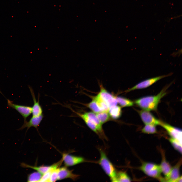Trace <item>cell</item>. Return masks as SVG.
Masks as SVG:
<instances>
[{"instance_id":"obj_1","label":"cell","mask_w":182,"mask_h":182,"mask_svg":"<svg viewBox=\"0 0 182 182\" xmlns=\"http://www.w3.org/2000/svg\"><path fill=\"white\" fill-rule=\"evenodd\" d=\"M166 89H163L156 95L140 98L135 101V103L143 110L149 111L156 110L161 99L166 94Z\"/></svg>"},{"instance_id":"obj_2","label":"cell","mask_w":182,"mask_h":182,"mask_svg":"<svg viewBox=\"0 0 182 182\" xmlns=\"http://www.w3.org/2000/svg\"><path fill=\"white\" fill-rule=\"evenodd\" d=\"M100 158L98 163L111 181L115 182L117 174L113 164L107 158L106 154L100 149Z\"/></svg>"},{"instance_id":"obj_3","label":"cell","mask_w":182,"mask_h":182,"mask_svg":"<svg viewBox=\"0 0 182 182\" xmlns=\"http://www.w3.org/2000/svg\"><path fill=\"white\" fill-rule=\"evenodd\" d=\"M140 169L147 176L158 179L161 178L162 173L159 165L149 162L142 163L140 167Z\"/></svg>"},{"instance_id":"obj_4","label":"cell","mask_w":182,"mask_h":182,"mask_svg":"<svg viewBox=\"0 0 182 182\" xmlns=\"http://www.w3.org/2000/svg\"><path fill=\"white\" fill-rule=\"evenodd\" d=\"M181 164V159L180 160L176 165L172 167L168 175L160 180L161 181L170 182H182V176L180 175V170Z\"/></svg>"},{"instance_id":"obj_5","label":"cell","mask_w":182,"mask_h":182,"mask_svg":"<svg viewBox=\"0 0 182 182\" xmlns=\"http://www.w3.org/2000/svg\"><path fill=\"white\" fill-rule=\"evenodd\" d=\"M172 74V73H170L167 75L160 76L146 79L139 83L132 88L126 90V92H128L134 90L146 88L156 82L160 80L170 76Z\"/></svg>"},{"instance_id":"obj_6","label":"cell","mask_w":182,"mask_h":182,"mask_svg":"<svg viewBox=\"0 0 182 182\" xmlns=\"http://www.w3.org/2000/svg\"><path fill=\"white\" fill-rule=\"evenodd\" d=\"M7 101L8 107L16 110L22 116L24 121H26L27 118L32 113V107L14 104L8 99Z\"/></svg>"},{"instance_id":"obj_7","label":"cell","mask_w":182,"mask_h":182,"mask_svg":"<svg viewBox=\"0 0 182 182\" xmlns=\"http://www.w3.org/2000/svg\"><path fill=\"white\" fill-rule=\"evenodd\" d=\"M62 162L61 159L59 161L50 166H32L22 162L21 163L20 166L23 168H29L34 169L43 175L52 169L59 167Z\"/></svg>"},{"instance_id":"obj_8","label":"cell","mask_w":182,"mask_h":182,"mask_svg":"<svg viewBox=\"0 0 182 182\" xmlns=\"http://www.w3.org/2000/svg\"><path fill=\"white\" fill-rule=\"evenodd\" d=\"M160 125L166 130L170 138L182 142V132L181 129L162 121Z\"/></svg>"},{"instance_id":"obj_9","label":"cell","mask_w":182,"mask_h":182,"mask_svg":"<svg viewBox=\"0 0 182 182\" xmlns=\"http://www.w3.org/2000/svg\"><path fill=\"white\" fill-rule=\"evenodd\" d=\"M84 121L88 126L93 131L102 138H105L102 128L99 127L93 121L89 119L85 113H76Z\"/></svg>"},{"instance_id":"obj_10","label":"cell","mask_w":182,"mask_h":182,"mask_svg":"<svg viewBox=\"0 0 182 182\" xmlns=\"http://www.w3.org/2000/svg\"><path fill=\"white\" fill-rule=\"evenodd\" d=\"M139 113L142 122L145 125L152 124L156 126L160 125L161 121L149 111L143 110L139 111Z\"/></svg>"},{"instance_id":"obj_11","label":"cell","mask_w":182,"mask_h":182,"mask_svg":"<svg viewBox=\"0 0 182 182\" xmlns=\"http://www.w3.org/2000/svg\"><path fill=\"white\" fill-rule=\"evenodd\" d=\"M62 159L65 166L67 167L73 166L86 161L83 157L66 153L63 154Z\"/></svg>"},{"instance_id":"obj_12","label":"cell","mask_w":182,"mask_h":182,"mask_svg":"<svg viewBox=\"0 0 182 182\" xmlns=\"http://www.w3.org/2000/svg\"><path fill=\"white\" fill-rule=\"evenodd\" d=\"M98 94L107 104L109 108L117 105V103L116 97L108 92L103 87H101Z\"/></svg>"},{"instance_id":"obj_13","label":"cell","mask_w":182,"mask_h":182,"mask_svg":"<svg viewBox=\"0 0 182 182\" xmlns=\"http://www.w3.org/2000/svg\"><path fill=\"white\" fill-rule=\"evenodd\" d=\"M79 175L75 174L73 172V170L69 169L66 166L59 167L58 169V180H61L67 178H70L75 180L79 177Z\"/></svg>"},{"instance_id":"obj_14","label":"cell","mask_w":182,"mask_h":182,"mask_svg":"<svg viewBox=\"0 0 182 182\" xmlns=\"http://www.w3.org/2000/svg\"><path fill=\"white\" fill-rule=\"evenodd\" d=\"M43 117L44 116L43 114L38 116H32L28 121L27 120L24 121L23 125L18 130H22L24 128H27V131L31 127H34L37 129Z\"/></svg>"},{"instance_id":"obj_15","label":"cell","mask_w":182,"mask_h":182,"mask_svg":"<svg viewBox=\"0 0 182 182\" xmlns=\"http://www.w3.org/2000/svg\"><path fill=\"white\" fill-rule=\"evenodd\" d=\"M162 159L159 165L161 172L164 175L165 177L167 176L169 174L172 168L170 163L166 159L165 153L164 151L160 149Z\"/></svg>"},{"instance_id":"obj_16","label":"cell","mask_w":182,"mask_h":182,"mask_svg":"<svg viewBox=\"0 0 182 182\" xmlns=\"http://www.w3.org/2000/svg\"><path fill=\"white\" fill-rule=\"evenodd\" d=\"M33 102V104L32 107V116H36L42 114L43 109L40 105L38 100L37 101L36 99L34 91L30 86H29Z\"/></svg>"},{"instance_id":"obj_17","label":"cell","mask_w":182,"mask_h":182,"mask_svg":"<svg viewBox=\"0 0 182 182\" xmlns=\"http://www.w3.org/2000/svg\"><path fill=\"white\" fill-rule=\"evenodd\" d=\"M108 112L111 117L113 119H116L119 118L121 115V108L116 105L110 108Z\"/></svg>"},{"instance_id":"obj_18","label":"cell","mask_w":182,"mask_h":182,"mask_svg":"<svg viewBox=\"0 0 182 182\" xmlns=\"http://www.w3.org/2000/svg\"><path fill=\"white\" fill-rule=\"evenodd\" d=\"M116 99L117 103L122 107H130L134 105L133 102L126 98L119 96L116 97Z\"/></svg>"},{"instance_id":"obj_19","label":"cell","mask_w":182,"mask_h":182,"mask_svg":"<svg viewBox=\"0 0 182 182\" xmlns=\"http://www.w3.org/2000/svg\"><path fill=\"white\" fill-rule=\"evenodd\" d=\"M93 97L96 100L102 111L108 112L109 108L98 94L97 96Z\"/></svg>"},{"instance_id":"obj_20","label":"cell","mask_w":182,"mask_h":182,"mask_svg":"<svg viewBox=\"0 0 182 182\" xmlns=\"http://www.w3.org/2000/svg\"><path fill=\"white\" fill-rule=\"evenodd\" d=\"M131 179L127 174L123 171L117 173L115 182H130Z\"/></svg>"},{"instance_id":"obj_21","label":"cell","mask_w":182,"mask_h":182,"mask_svg":"<svg viewBox=\"0 0 182 182\" xmlns=\"http://www.w3.org/2000/svg\"><path fill=\"white\" fill-rule=\"evenodd\" d=\"M142 132L147 134H153L157 132L156 126L152 124H146L142 128Z\"/></svg>"},{"instance_id":"obj_22","label":"cell","mask_w":182,"mask_h":182,"mask_svg":"<svg viewBox=\"0 0 182 182\" xmlns=\"http://www.w3.org/2000/svg\"><path fill=\"white\" fill-rule=\"evenodd\" d=\"M42 175L40 172L36 171L29 174L27 177L28 182H39Z\"/></svg>"},{"instance_id":"obj_23","label":"cell","mask_w":182,"mask_h":182,"mask_svg":"<svg viewBox=\"0 0 182 182\" xmlns=\"http://www.w3.org/2000/svg\"><path fill=\"white\" fill-rule=\"evenodd\" d=\"M96 115L102 124L109 121L110 119V116L108 112H101L97 113Z\"/></svg>"},{"instance_id":"obj_24","label":"cell","mask_w":182,"mask_h":182,"mask_svg":"<svg viewBox=\"0 0 182 182\" xmlns=\"http://www.w3.org/2000/svg\"><path fill=\"white\" fill-rule=\"evenodd\" d=\"M169 140L174 148L177 151L182 152V142L176 139L170 138Z\"/></svg>"},{"instance_id":"obj_25","label":"cell","mask_w":182,"mask_h":182,"mask_svg":"<svg viewBox=\"0 0 182 182\" xmlns=\"http://www.w3.org/2000/svg\"><path fill=\"white\" fill-rule=\"evenodd\" d=\"M87 106L94 112L96 113L102 112L96 100L93 97L92 100L87 105Z\"/></svg>"},{"instance_id":"obj_26","label":"cell","mask_w":182,"mask_h":182,"mask_svg":"<svg viewBox=\"0 0 182 182\" xmlns=\"http://www.w3.org/2000/svg\"><path fill=\"white\" fill-rule=\"evenodd\" d=\"M59 167L55 168L53 170L50 175L49 182H55L58 180Z\"/></svg>"},{"instance_id":"obj_27","label":"cell","mask_w":182,"mask_h":182,"mask_svg":"<svg viewBox=\"0 0 182 182\" xmlns=\"http://www.w3.org/2000/svg\"><path fill=\"white\" fill-rule=\"evenodd\" d=\"M55 169V168L52 169L42 175V177L39 182H49L51 173L53 170Z\"/></svg>"},{"instance_id":"obj_28","label":"cell","mask_w":182,"mask_h":182,"mask_svg":"<svg viewBox=\"0 0 182 182\" xmlns=\"http://www.w3.org/2000/svg\"><path fill=\"white\" fill-rule=\"evenodd\" d=\"M0 93H1L2 94H3L2 93V92H1L0 91Z\"/></svg>"}]
</instances>
